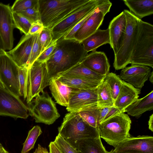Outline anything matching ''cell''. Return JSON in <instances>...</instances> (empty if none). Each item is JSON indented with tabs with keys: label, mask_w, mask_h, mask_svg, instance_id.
Instances as JSON below:
<instances>
[{
	"label": "cell",
	"mask_w": 153,
	"mask_h": 153,
	"mask_svg": "<svg viewBox=\"0 0 153 153\" xmlns=\"http://www.w3.org/2000/svg\"><path fill=\"white\" fill-rule=\"evenodd\" d=\"M56 46L45 62L48 81L80 63L88 54L81 42L62 36L56 40Z\"/></svg>",
	"instance_id": "cell-1"
},
{
	"label": "cell",
	"mask_w": 153,
	"mask_h": 153,
	"mask_svg": "<svg viewBox=\"0 0 153 153\" xmlns=\"http://www.w3.org/2000/svg\"><path fill=\"white\" fill-rule=\"evenodd\" d=\"M19 68L5 50L0 51V84L19 97L18 71Z\"/></svg>",
	"instance_id": "cell-9"
},
{
	"label": "cell",
	"mask_w": 153,
	"mask_h": 153,
	"mask_svg": "<svg viewBox=\"0 0 153 153\" xmlns=\"http://www.w3.org/2000/svg\"><path fill=\"white\" fill-rule=\"evenodd\" d=\"M112 107H100L99 117L100 124L103 121L105 117Z\"/></svg>",
	"instance_id": "cell-41"
},
{
	"label": "cell",
	"mask_w": 153,
	"mask_h": 153,
	"mask_svg": "<svg viewBox=\"0 0 153 153\" xmlns=\"http://www.w3.org/2000/svg\"><path fill=\"white\" fill-rule=\"evenodd\" d=\"M29 115L27 107L19 97L0 84V115L26 119Z\"/></svg>",
	"instance_id": "cell-11"
},
{
	"label": "cell",
	"mask_w": 153,
	"mask_h": 153,
	"mask_svg": "<svg viewBox=\"0 0 153 153\" xmlns=\"http://www.w3.org/2000/svg\"><path fill=\"white\" fill-rule=\"evenodd\" d=\"M34 37V34L25 35L14 48L7 52L19 68H28L27 64L31 53Z\"/></svg>",
	"instance_id": "cell-16"
},
{
	"label": "cell",
	"mask_w": 153,
	"mask_h": 153,
	"mask_svg": "<svg viewBox=\"0 0 153 153\" xmlns=\"http://www.w3.org/2000/svg\"><path fill=\"white\" fill-rule=\"evenodd\" d=\"M97 105L100 108L114 106V101L108 84L104 80L97 88Z\"/></svg>",
	"instance_id": "cell-28"
},
{
	"label": "cell",
	"mask_w": 153,
	"mask_h": 153,
	"mask_svg": "<svg viewBox=\"0 0 153 153\" xmlns=\"http://www.w3.org/2000/svg\"><path fill=\"white\" fill-rule=\"evenodd\" d=\"M126 20L124 12L114 17L109 23L108 29L110 45L113 50L114 56L117 54L124 35Z\"/></svg>",
	"instance_id": "cell-18"
},
{
	"label": "cell",
	"mask_w": 153,
	"mask_h": 153,
	"mask_svg": "<svg viewBox=\"0 0 153 153\" xmlns=\"http://www.w3.org/2000/svg\"><path fill=\"white\" fill-rule=\"evenodd\" d=\"M104 80L108 84L114 101L122 86L123 80L113 73H109L105 76Z\"/></svg>",
	"instance_id": "cell-30"
},
{
	"label": "cell",
	"mask_w": 153,
	"mask_h": 153,
	"mask_svg": "<svg viewBox=\"0 0 153 153\" xmlns=\"http://www.w3.org/2000/svg\"><path fill=\"white\" fill-rule=\"evenodd\" d=\"M39 40L41 48V54L52 42L51 30L44 27L39 34Z\"/></svg>",
	"instance_id": "cell-34"
},
{
	"label": "cell",
	"mask_w": 153,
	"mask_h": 153,
	"mask_svg": "<svg viewBox=\"0 0 153 153\" xmlns=\"http://www.w3.org/2000/svg\"><path fill=\"white\" fill-rule=\"evenodd\" d=\"M27 104L29 114L36 123L50 125L60 117L52 98L43 90Z\"/></svg>",
	"instance_id": "cell-7"
},
{
	"label": "cell",
	"mask_w": 153,
	"mask_h": 153,
	"mask_svg": "<svg viewBox=\"0 0 153 153\" xmlns=\"http://www.w3.org/2000/svg\"><path fill=\"white\" fill-rule=\"evenodd\" d=\"M12 16L15 28L19 29L25 35L28 34L33 23L18 12H12Z\"/></svg>",
	"instance_id": "cell-32"
},
{
	"label": "cell",
	"mask_w": 153,
	"mask_h": 153,
	"mask_svg": "<svg viewBox=\"0 0 153 153\" xmlns=\"http://www.w3.org/2000/svg\"><path fill=\"white\" fill-rule=\"evenodd\" d=\"M100 107L97 105L90 106L78 112L83 120L89 125L98 128Z\"/></svg>",
	"instance_id": "cell-29"
},
{
	"label": "cell",
	"mask_w": 153,
	"mask_h": 153,
	"mask_svg": "<svg viewBox=\"0 0 153 153\" xmlns=\"http://www.w3.org/2000/svg\"><path fill=\"white\" fill-rule=\"evenodd\" d=\"M40 33L34 34L33 43L27 64L28 68L32 65L41 53V48L39 40Z\"/></svg>",
	"instance_id": "cell-35"
},
{
	"label": "cell",
	"mask_w": 153,
	"mask_h": 153,
	"mask_svg": "<svg viewBox=\"0 0 153 153\" xmlns=\"http://www.w3.org/2000/svg\"><path fill=\"white\" fill-rule=\"evenodd\" d=\"M49 85L46 62L35 61L28 68L26 82V101L27 103Z\"/></svg>",
	"instance_id": "cell-8"
},
{
	"label": "cell",
	"mask_w": 153,
	"mask_h": 153,
	"mask_svg": "<svg viewBox=\"0 0 153 153\" xmlns=\"http://www.w3.org/2000/svg\"><path fill=\"white\" fill-rule=\"evenodd\" d=\"M18 13L22 14L33 23L41 21L38 6L29 8Z\"/></svg>",
	"instance_id": "cell-38"
},
{
	"label": "cell",
	"mask_w": 153,
	"mask_h": 153,
	"mask_svg": "<svg viewBox=\"0 0 153 153\" xmlns=\"http://www.w3.org/2000/svg\"><path fill=\"white\" fill-rule=\"evenodd\" d=\"M90 0H39L41 21L44 27L51 30L79 10Z\"/></svg>",
	"instance_id": "cell-2"
},
{
	"label": "cell",
	"mask_w": 153,
	"mask_h": 153,
	"mask_svg": "<svg viewBox=\"0 0 153 153\" xmlns=\"http://www.w3.org/2000/svg\"><path fill=\"white\" fill-rule=\"evenodd\" d=\"M49 153H63L54 141L51 142L49 145Z\"/></svg>",
	"instance_id": "cell-42"
},
{
	"label": "cell",
	"mask_w": 153,
	"mask_h": 153,
	"mask_svg": "<svg viewBox=\"0 0 153 153\" xmlns=\"http://www.w3.org/2000/svg\"><path fill=\"white\" fill-rule=\"evenodd\" d=\"M151 69L149 66L132 65L126 67L120 72V78L134 87L140 89L144 85L150 75Z\"/></svg>",
	"instance_id": "cell-15"
},
{
	"label": "cell",
	"mask_w": 153,
	"mask_h": 153,
	"mask_svg": "<svg viewBox=\"0 0 153 153\" xmlns=\"http://www.w3.org/2000/svg\"><path fill=\"white\" fill-rule=\"evenodd\" d=\"M2 50H5L4 47L3 42L0 34V51Z\"/></svg>",
	"instance_id": "cell-47"
},
{
	"label": "cell",
	"mask_w": 153,
	"mask_h": 153,
	"mask_svg": "<svg viewBox=\"0 0 153 153\" xmlns=\"http://www.w3.org/2000/svg\"><path fill=\"white\" fill-rule=\"evenodd\" d=\"M121 112H121L117 108L114 106H113L111 108L110 110L108 113L107 115L105 117L103 121L106 120Z\"/></svg>",
	"instance_id": "cell-43"
},
{
	"label": "cell",
	"mask_w": 153,
	"mask_h": 153,
	"mask_svg": "<svg viewBox=\"0 0 153 153\" xmlns=\"http://www.w3.org/2000/svg\"><path fill=\"white\" fill-rule=\"evenodd\" d=\"M39 0H16L11 7L12 12H18L38 6Z\"/></svg>",
	"instance_id": "cell-33"
},
{
	"label": "cell",
	"mask_w": 153,
	"mask_h": 153,
	"mask_svg": "<svg viewBox=\"0 0 153 153\" xmlns=\"http://www.w3.org/2000/svg\"><path fill=\"white\" fill-rule=\"evenodd\" d=\"M130 12L139 19L153 14V0H123Z\"/></svg>",
	"instance_id": "cell-24"
},
{
	"label": "cell",
	"mask_w": 153,
	"mask_h": 153,
	"mask_svg": "<svg viewBox=\"0 0 153 153\" xmlns=\"http://www.w3.org/2000/svg\"><path fill=\"white\" fill-rule=\"evenodd\" d=\"M131 120L128 115L122 112L103 121L98 127L100 136L115 148L130 137Z\"/></svg>",
	"instance_id": "cell-4"
},
{
	"label": "cell",
	"mask_w": 153,
	"mask_h": 153,
	"mask_svg": "<svg viewBox=\"0 0 153 153\" xmlns=\"http://www.w3.org/2000/svg\"><path fill=\"white\" fill-rule=\"evenodd\" d=\"M56 44V41H52L50 45L40 54L36 61L41 62H45L51 55Z\"/></svg>",
	"instance_id": "cell-39"
},
{
	"label": "cell",
	"mask_w": 153,
	"mask_h": 153,
	"mask_svg": "<svg viewBox=\"0 0 153 153\" xmlns=\"http://www.w3.org/2000/svg\"><path fill=\"white\" fill-rule=\"evenodd\" d=\"M110 152V153H144L140 151L132 150L114 152L112 150Z\"/></svg>",
	"instance_id": "cell-45"
},
{
	"label": "cell",
	"mask_w": 153,
	"mask_h": 153,
	"mask_svg": "<svg viewBox=\"0 0 153 153\" xmlns=\"http://www.w3.org/2000/svg\"><path fill=\"white\" fill-rule=\"evenodd\" d=\"M72 87L79 89H94L97 88L103 80H93L66 75L53 77Z\"/></svg>",
	"instance_id": "cell-26"
},
{
	"label": "cell",
	"mask_w": 153,
	"mask_h": 153,
	"mask_svg": "<svg viewBox=\"0 0 153 153\" xmlns=\"http://www.w3.org/2000/svg\"><path fill=\"white\" fill-rule=\"evenodd\" d=\"M58 131L73 146L77 140L100 137L98 128L86 123L77 111L69 112L65 115Z\"/></svg>",
	"instance_id": "cell-3"
},
{
	"label": "cell",
	"mask_w": 153,
	"mask_h": 153,
	"mask_svg": "<svg viewBox=\"0 0 153 153\" xmlns=\"http://www.w3.org/2000/svg\"><path fill=\"white\" fill-rule=\"evenodd\" d=\"M112 150L114 152L132 150L153 153V137L148 135L130 137L119 143Z\"/></svg>",
	"instance_id": "cell-17"
},
{
	"label": "cell",
	"mask_w": 153,
	"mask_h": 153,
	"mask_svg": "<svg viewBox=\"0 0 153 153\" xmlns=\"http://www.w3.org/2000/svg\"><path fill=\"white\" fill-rule=\"evenodd\" d=\"M3 147L2 145L0 143V149H1Z\"/></svg>",
	"instance_id": "cell-50"
},
{
	"label": "cell",
	"mask_w": 153,
	"mask_h": 153,
	"mask_svg": "<svg viewBox=\"0 0 153 153\" xmlns=\"http://www.w3.org/2000/svg\"><path fill=\"white\" fill-rule=\"evenodd\" d=\"M126 24L125 33L119 50L114 56L113 66L116 70L123 69L130 63L137 41L139 19L129 10H124Z\"/></svg>",
	"instance_id": "cell-6"
},
{
	"label": "cell",
	"mask_w": 153,
	"mask_h": 153,
	"mask_svg": "<svg viewBox=\"0 0 153 153\" xmlns=\"http://www.w3.org/2000/svg\"><path fill=\"white\" fill-rule=\"evenodd\" d=\"M153 114H152L149 117V119L148 121V125L149 129L152 131H153Z\"/></svg>",
	"instance_id": "cell-46"
},
{
	"label": "cell",
	"mask_w": 153,
	"mask_h": 153,
	"mask_svg": "<svg viewBox=\"0 0 153 153\" xmlns=\"http://www.w3.org/2000/svg\"><path fill=\"white\" fill-rule=\"evenodd\" d=\"M149 80L150 82L153 84V72L151 71L150 75L149 77Z\"/></svg>",
	"instance_id": "cell-48"
},
{
	"label": "cell",
	"mask_w": 153,
	"mask_h": 153,
	"mask_svg": "<svg viewBox=\"0 0 153 153\" xmlns=\"http://www.w3.org/2000/svg\"><path fill=\"white\" fill-rule=\"evenodd\" d=\"M82 63L96 73L106 76L109 73L110 65L104 52L96 51L88 54Z\"/></svg>",
	"instance_id": "cell-19"
},
{
	"label": "cell",
	"mask_w": 153,
	"mask_h": 153,
	"mask_svg": "<svg viewBox=\"0 0 153 153\" xmlns=\"http://www.w3.org/2000/svg\"><path fill=\"white\" fill-rule=\"evenodd\" d=\"M100 137L77 140L73 147L79 153H110L103 146Z\"/></svg>",
	"instance_id": "cell-25"
},
{
	"label": "cell",
	"mask_w": 153,
	"mask_h": 153,
	"mask_svg": "<svg viewBox=\"0 0 153 153\" xmlns=\"http://www.w3.org/2000/svg\"><path fill=\"white\" fill-rule=\"evenodd\" d=\"M140 91V89L135 88L123 80L122 86L114 100V106L124 113L126 109L138 99Z\"/></svg>",
	"instance_id": "cell-20"
},
{
	"label": "cell",
	"mask_w": 153,
	"mask_h": 153,
	"mask_svg": "<svg viewBox=\"0 0 153 153\" xmlns=\"http://www.w3.org/2000/svg\"><path fill=\"white\" fill-rule=\"evenodd\" d=\"M130 64L153 68V25L139 19L137 38Z\"/></svg>",
	"instance_id": "cell-5"
},
{
	"label": "cell",
	"mask_w": 153,
	"mask_h": 153,
	"mask_svg": "<svg viewBox=\"0 0 153 153\" xmlns=\"http://www.w3.org/2000/svg\"><path fill=\"white\" fill-rule=\"evenodd\" d=\"M33 153H49L48 150L42 146L40 145L39 144L38 146Z\"/></svg>",
	"instance_id": "cell-44"
},
{
	"label": "cell",
	"mask_w": 153,
	"mask_h": 153,
	"mask_svg": "<svg viewBox=\"0 0 153 153\" xmlns=\"http://www.w3.org/2000/svg\"><path fill=\"white\" fill-rule=\"evenodd\" d=\"M14 28L10 7L9 4L0 3V34L5 51H10L13 47V32Z\"/></svg>",
	"instance_id": "cell-13"
},
{
	"label": "cell",
	"mask_w": 153,
	"mask_h": 153,
	"mask_svg": "<svg viewBox=\"0 0 153 153\" xmlns=\"http://www.w3.org/2000/svg\"><path fill=\"white\" fill-rule=\"evenodd\" d=\"M81 43L84 50L87 52L96 51L103 45L110 44V39L108 28L106 30L98 29L94 33L84 39Z\"/></svg>",
	"instance_id": "cell-22"
},
{
	"label": "cell",
	"mask_w": 153,
	"mask_h": 153,
	"mask_svg": "<svg viewBox=\"0 0 153 153\" xmlns=\"http://www.w3.org/2000/svg\"><path fill=\"white\" fill-rule=\"evenodd\" d=\"M48 85L56 103L66 107L68 105L72 94L77 89L68 85L53 77L50 80Z\"/></svg>",
	"instance_id": "cell-21"
},
{
	"label": "cell",
	"mask_w": 153,
	"mask_h": 153,
	"mask_svg": "<svg viewBox=\"0 0 153 153\" xmlns=\"http://www.w3.org/2000/svg\"><path fill=\"white\" fill-rule=\"evenodd\" d=\"M41 128L38 126H34L28 132L27 137L23 143L21 153H29L34 148L39 136L42 133Z\"/></svg>",
	"instance_id": "cell-31"
},
{
	"label": "cell",
	"mask_w": 153,
	"mask_h": 153,
	"mask_svg": "<svg viewBox=\"0 0 153 153\" xmlns=\"http://www.w3.org/2000/svg\"><path fill=\"white\" fill-rule=\"evenodd\" d=\"M44 28V27L41 21L33 23L30 28L28 34L33 35L41 32Z\"/></svg>",
	"instance_id": "cell-40"
},
{
	"label": "cell",
	"mask_w": 153,
	"mask_h": 153,
	"mask_svg": "<svg viewBox=\"0 0 153 153\" xmlns=\"http://www.w3.org/2000/svg\"><path fill=\"white\" fill-rule=\"evenodd\" d=\"M62 75L97 80H103L105 76L93 71L84 65L82 62L74 68L56 76Z\"/></svg>",
	"instance_id": "cell-27"
},
{
	"label": "cell",
	"mask_w": 153,
	"mask_h": 153,
	"mask_svg": "<svg viewBox=\"0 0 153 153\" xmlns=\"http://www.w3.org/2000/svg\"><path fill=\"white\" fill-rule=\"evenodd\" d=\"M153 109V91L144 97L138 99L125 110L124 112L137 118L145 112Z\"/></svg>",
	"instance_id": "cell-23"
},
{
	"label": "cell",
	"mask_w": 153,
	"mask_h": 153,
	"mask_svg": "<svg viewBox=\"0 0 153 153\" xmlns=\"http://www.w3.org/2000/svg\"><path fill=\"white\" fill-rule=\"evenodd\" d=\"M112 5L109 0H104L76 33L74 39L81 42L95 32L101 25L105 14L109 12Z\"/></svg>",
	"instance_id": "cell-12"
},
{
	"label": "cell",
	"mask_w": 153,
	"mask_h": 153,
	"mask_svg": "<svg viewBox=\"0 0 153 153\" xmlns=\"http://www.w3.org/2000/svg\"><path fill=\"white\" fill-rule=\"evenodd\" d=\"M28 68H19L18 71V79L19 85V92L20 96L26 99V82Z\"/></svg>",
	"instance_id": "cell-37"
},
{
	"label": "cell",
	"mask_w": 153,
	"mask_h": 153,
	"mask_svg": "<svg viewBox=\"0 0 153 153\" xmlns=\"http://www.w3.org/2000/svg\"><path fill=\"white\" fill-rule=\"evenodd\" d=\"M104 0H90L82 8L55 25L51 30L52 41L64 36L79 22L97 9Z\"/></svg>",
	"instance_id": "cell-10"
},
{
	"label": "cell",
	"mask_w": 153,
	"mask_h": 153,
	"mask_svg": "<svg viewBox=\"0 0 153 153\" xmlns=\"http://www.w3.org/2000/svg\"><path fill=\"white\" fill-rule=\"evenodd\" d=\"M97 104V88L94 89L77 88L72 94L66 110L78 111Z\"/></svg>",
	"instance_id": "cell-14"
},
{
	"label": "cell",
	"mask_w": 153,
	"mask_h": 153,
	"mask_svg": "<svg viewBox=\"0 0 153 153\" xmlns=\"http://www.w3.org/2000/svg\"><path fill=\"white\" fill-rule=\"evenodd\" d=\"M0 153H9L3 147L0 149Z\"/></svg>",
	"instance_id": "cell-49"
},
{
	"label": "cell",
	"mask_w": 153,
	"mask_h": 153,
	"mask_svg": "<svg viewBox=\"0 0 153 153\" xmlns=\"http://www.w3.org/2000/svg\"><path fill=\"white\" fill-rule=\"evenodd\" d=\"M54 142L63 153H79L78 151L58 134Z\"/></svg>",
	"instance_id": "cell-36"
}]
</instances>
